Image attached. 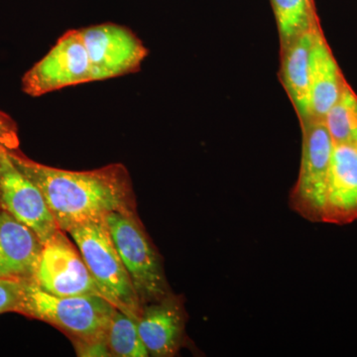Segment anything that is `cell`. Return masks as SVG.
<instances>
[{
  "label": "cell",
  "instance_id": "1",
  "mask_svg": "<svg viewBox=\"0 0 357 357\" xmlns=\"http://www.w3.org/2000/svg\"><path fill=\"white\" fill-rule=\"evenodd\" d=\"M7 153L43 192L63 231L89 220H102L115 211H136L132 181L123 164L70 171L43 165L21 150Z\"/></svg>",
  "mask_w": 357,
  "mask_h": 357
},
{
  "label": "cell",
  "instance_id": "2",
  "mask_svg": "<svg viewBox=\"0 0 357 357\" xmlns=\"http://www.w3.org/2000/svg\"><path fill=\"white\" fill-rule=\"evenodd\" d=\"M116 307L100 295H52L34 282L26 283L16 314L55 326L84 356H109L105 332Z\"/></svg>",
  "mask_w": 357,
  "mask_h": 357
},
{
  "label": "cell",
  "instance_id": "3",
  "mask_svg": "<svg viewBox=\"0 0 357 357\" xmlns=\"http://www.w3.org/2000/svg\"><path fill=\"white\" fill-rule=\"evenodd\" d=\"M67 234L79 248L100 295L117 310L138 321L142 304L105 218L81 223Z\"/></svg>",
  "mask_w": 357,
  "mask_h": 357
},
{
  "label": "cell",
  "instance_id": "4",
  "mask_svg": "<svg viewBox=\"0 0 357 357\" xmlns=\"http://www.w3.org/2000/svg\"><path fill=\"white\" fill-rule=\"evenodd\" d=\"M105 220L142 307L172 293L163 259L136 211H115Z\"/></svg>",
  "mask_w": 357,
  "mask_h": 357
},
{
  "label": "cell",
  "instance_id": "5",
  "mask_svg": "<svg viewBox=\"0 0 357 357\" xmlns=\"http://www.w3.org/2000/svg\"><path fill=\"white\" fill-rule=\"evenodd\" d=\"M302 132L297 181L289 196L294 213L312 222H321L333 142L324 119L300 121Z\"/></svg>",
  "mask_w": 357,
  "mask_h": 357
},
{
  "label": "cell",
  "instance_id": "6",
  "mask_svg": "<svg viewBox=\"0 0 357 357\" xmlns=\"http://www.w3.org/2000/svg\"><path fill=\"white\" fill-rule=\"evenodd\" d=\"M88 51L93 82L139 72L149 51L126 26L102 23L79 29Z\"/></svg>",
  "mask_w": 357,
  "mask_h": 357
},
{
  "label": "cell",
  "instance_id": "7",
  "mask_svg": "<svg viewBox=\"0 0 357 357\" xmlns=\"http://www.w3.org/2000/svg\"><path fill=\"white\" fill-rule=\"evenodd\" d=\"M93 82L88 51L79 29L65 32L51 50L22 77V91L39 98L77 84Z\"/></svg>",
  "mask_w": 357,
  "mask_h": 357
},
{
  "label": "cell",
  "instance_id": "8",
  "mask_svg": "<svg viewBox=\"0 0 357 357\" xmlns=\"http://www.w3.org/2000/svg\"><path fill=\"white\" fill-rule=\"evenodd\" d=\"M32 282L45 292L60 297L102 296L79 248L63 230L44 243Z\"/></svg>",
  "mask_w": 357,
  "mask_h": 357
},
{
  "label": "cell",
  "instance_id": "9",
  "mask_svg": "<svg viewBox=\"0 0 357 357\" xmlns=\"http://www.w3.org/2000/svg\"><path fill=\"white\" fill-rule=\"evenodd\" d=\"M0 208L32 229L46 243L59 227L43 192L0 150Z\"/></svg>",
  "mask_w": 357,
  "mask_h": 357
},
{
  "label": "cell",
  "instance_id": "10",
  "mask_svg": "<svg viewBox=\"0 0 357 357\" xmlns=\"http://www.w3.org/2000/svg\"><path fill=\"white\" fill-rule=\"evenodd\" d=\"M187 321L184 299L173 292L163 299L143 305L137 328L149 356H177L187 338Z\"/></svg>",
  "mask_w": 357,
  "mask_h": 357
},
{
  "label": "cell",
  "instance_id": "11",
  "mask_svg": "<svg viewBox=\"0 0 357 357\" xmlns=\"http://www.w3.org/2000/svg\"><path fill=\"white\" fill-rule=\"evenodd\" d=\"M357 220V143L333 144L321 222L345 225Z\"/></svg>",
  "mask_w": 357,
  "mask_h": 357
},
{
  "label": "cell",
  "instance_id": "12",
  "mask_svg": "<svg viewBox=\"0 0 357 357\" xmlns=\"http://www.w3.org/2000/svg\"><path fill=\"white\" fill-rule=\"evenodd\" d=\"M43 245L32 229L0 208V279L33 281Z\"/></svg>",
  "mask_w": 357,
  "mask_h": 357
},
{
  "label": "cell",
  "instance_id": "13",
  "mask_svg": "<svg viewBox=\"0 0 357 357\" xmlns=\"http://www.w3.org/2000/svg\"><path fill=\"white\" fill-rule=\"evenodd\" d=\"M347 84L319 22L312 33L310 117L324 119L326 112L337 102Z\"/></svg>",
  "mask_w": 357,
  "mask_h": 357
},
{
  "label": "cell",
  "instance_id": "14",
  "mask_svg": "<svg viewBox=\"0 0 357 357\" xmlns=\"http://www.w3.org/2000/svg\"><path fill=\"white\" fill-rule=\"evenodd\" d=\"M314 27L280 45L279 79L299 122L310 117V68Z\"/></svg>",
  "mask_w": 357,
  "mask_h": 357
},
{
  "label": "cell",
  "instance_id": "15",
  "mask_svg": "<svg viewBox=\"0 0 357 357\" xmlns=\"http://www.w3.org/2000/svg\"><path fill=\"white\" fill-rule=\"evenodd\" d=\"M280 45L287 43L319 22L314 0H269Z\"/></svg>",
  "mask_w": 357,
  "mask_h": 357
},
{
  "label": "cell",
  "instance_id": "16",
  "mask_svg": "<svg viewBox=\"0 0 357 357\" xmlns=\"http://www.w3.org/2000/svg\"><path fill=\"white\" fill-rule=\"evenodd\" d=\"M105 342L112 356H149L138 332L137 321L117 309H115L107 326Z\"/></svg>",
  "mask_w": 357,
  "mask_h": 357
},
{
  "label": "cell",
  "instance_id": "17",
  "mask_svg": "<svg viewBox=\"0 0 357 357\" xmlns=\"http://www.w3.org/2000/svg\"><path fill=\"white\" fill-rule=\"evenodd\" d=\"M333 144L357 143V95L347 84L337 102L324 117Z\"/></svg>",
  "mask_w": 357,
  "mask_h": 357
},
{
  "label": "cell",
  "instance_id": "18",
  "mask_svg": "<svg viewBox=\"0 0 357 357\" xmlns=\"http://www.w3.org/2000/svg\"><path fill=\"white\" fill-rule=\"evenodd\" d=\"M27 282L0 279V314L15 312Z\"/></svg>",
  "mask_w": 357,
  "mask_h": 357
},
{
  "label": "cell",
  "instance_id": "19",
  "mask_svg": "<svg viewBox=\"0 0 357 357\" xmlns=\"http://www.w3.org/2000/svg\"><path fill=\"white\" fill-rule=\"evenodd\" d=\"M0 150L7 152L20 150V132L15 121L0 110Z\"/></svg>",
  "mask_w": 357,
  "mask_h": 357
}]
</instances>
